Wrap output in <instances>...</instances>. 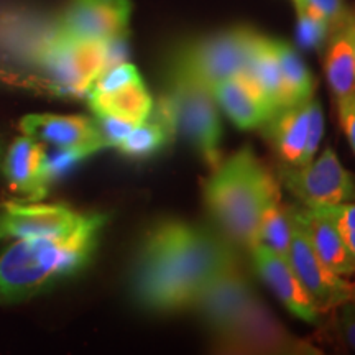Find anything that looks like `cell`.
<instances>
[{"mask_svg":"<svg viewBox=\"0 0 355 355\" xmlns=\"http://www.w3.org/2000/svg\"><path fill=\"white\" fill-rule=\"evenodd\" d=\"M259 33L245 26L224 30L175 48L166 66V83L211 89L247 68Z\"/></svg>","mask_w":355,"mask_h":355,"instance_id":"277c9868","label":"cell"},{"mask_svg":"<svg viewBox=\"0 0 355 355\" xmlns=\"http://www.w3.org/2000/svg\"><path fill=\"white\" fill-rule=\"evenodd\" d=\"M0 84L2 86L21 89V91L37 92V94L60 97L55 84L48 81L46 78L40 76V74L24 73V71H17L7 66H0Z\"/></svg>","mask_w":355,"mask_h":355,"instance_id":"d4e9b609","label":"cell"},{"mask_svg":"<svg viewBox=\"0 0 355 355\" xmlns=\"http://www.w3.org/2000/svg\"><path fill=\"white\" fill-rule=\"evenodd\" d=\"M347 30H349V37H350V42H352L354 55H355V19L350 21L349 26H347Z\"/></svg>","mask_w":355,"mask_h":355,"instance_id":"1f68e13d","label":"cell"},{"mask_svg":"<svg viewBox=\"0 0 355 355\" xmlns=\"http://www.w3.org/2000/svg\"><path fill=\"white\" fill-rule=\"evenodd\" d=\"M334 326L339 339L355 352V298L344 301L334 309Z\"/></svg>","mask_w":355,"mask_h":355,"instance_id":"f1b7e54d","label":"cell"},{"mask_svg":"<svg viewBox=\"0 0 355 355\" xmlns=\"http://www.w3.org/2000/svg\"><path fill=\"white\" fill-rule=\"evenodd\" d=\"M86 99L96 117H112L128 123L145 122L155 105L144 79L115 91L87 92Z\"/></svg>","mask_w":355,"mask_h":355,"instance_id":"ac0fdd59","label":"cell"},{"mask_svg":"<svg viewBox=\"0 0 355 355\" xmlns=\"http://www.w3.org/2000/svg\"><path fill=\"white\" fill-rule=\"evenodd\" d=\"M278 178L283 188L309 209H326L355 201V176L344 168L329 146L308 165L282 166Z\"/></svg>","mask_w":355,"mask_h":355,"instance_id":"52a82bcc","label":"cell"},{"mask_svg":"<svg viewBox=\"0 0 355 355\" xmlns=\"http://www.w3.org/2000/svg\"><path fill=\"white\" fill-rule=\"evenodd\" d=\"M175 135L176 130L170 123L152 114L145 122L133 125L115 148L125 157L148 158L170 145Z\"/></svg>","mask_w":355,"mask_h":355,"instance_id":"7402d4cb","label":"cell"},{"mask_svg":"<svg viewBox=\"0 0 355 355\" xmlns=\"http://www.w3.org/2000/svg\"><path fill=\"white\" fill-rule=\"evenodd\" d=\"M337 102V114H339V123L343 132L347 137L350 148L355 155V94L344 97Z\"/></svg>","mask_w":355,"mask_h":355,"instance_id":"4dcf8cb0","label":"cell"},{"mask_svg":"<svg viewBox=\"0 0 355 355\" xmlns=\"http://www.w3.org/2000/svg\"><path fill=\"white\" fill-rule=\"evenodd\" d=\"M288 209L293 224L306 234L313 250L327 268L344 278L355 275V257L344 242L334 220L326 212L304 206Z\"/></svg>","mask_w":355,"mask_h":355,"instance_id":"9a60e30c","label":"cell"},{"mask_svg":"<svg viewBox=\"0 0 355 355\" xmlns=\"http://www.w3.org/2000/svg\"><path fill=\"white\" fill-rule=\"evenodd\" d=\"M322 211L334 220L344 242L347 243L350 252L355 257V201L334 207H326Z\"/></svg>","mask_w":355,"mask_h":355,"instance_id":"83f0119b","label":"cell"},{"mask_svg":"<svg viewBox=\"0 0 355 355\" xmlns=\"http://www.w3.org/2000/svg\"><path fill=\"white\" fill-rule=\"evenodd\" d=\"M86 216L60 204L10 201L0 206V239L58 237L73 232Z\"/></svg>","mask_w":355,"mask_h":355,"instance_id":"8fae6325","label":"cell"},{"mask_svg":"<svg viewBox=\"0 0 355 355\" xmlns=\"http://www.w3.org/2000/svg\"><path fill=\"white\" fill-rule=\"evenodd\" d=\"M204 206L230 242L250 252L257 247L260 217L279 201V183L248 146L222 158L202 186Z\"/></svg>","mask_w":355,"mask_h":355,"instance_id":"3957f363","label":"cell"},{"mask_svg":"<svg viewBox=\"0 0 355 355\" xmlns=\"http://www.w3.org/2000/svg\"><path fill=\"white\" fill-rule=\"evenodd\" d=\"M152 114L183 133L206 165L214 168L224 158L219 105L209 89L186 83H166L165 94L155 102Z\"/></svg>","mask_w":355,"mask_h":355,"instance_id":"5b68a950","label":"cell"},{"mask_svg":"<svg viewBox=\"0 0 355 355\" xmlns=\"http://www.w3.org/2000/svg\"><path fill=\"white\" fill-rule=\"evenodd\" d=\"M248 254L254 261L257 275L291 314L309 324L321 322V313L285 257H279L263 245L254 247Z\"/></svg>","mask_w":355,"mask_h":355,"instance_id":"5bb4252c","label":"cell"},{"mask_svg":"<svg viewBox=\"0 0 355 355\" xmlns=\"http://www.w3.org/2000/svg\"><path fill=\"white\" fill-rule=\"evenodd\" d=\"M245 71L254 79L261 96L265 97V101L268 102V105L275 112L286 107L285 87H283L282 69H279L275 40L266 38L259 33Z\"/></svg>","mask_w":355,"mask_h":355,"instance_id":"d6986e66","label":"cell"},{"mask_svg":"<svg viewBox=\"0 0 355 355\" xmlns=\"http://www.w3.org/2000/svg\"><path fill=\"white\" fill-rule=\"evenodd\" d=\"M332 28L327 21L311 15L308 12H298V42L308 50H318L329 42Z\"/></svg>","mask_w":355,"mask_h":355,"instance_id":"484cf974","label":"cell"},{"mask_svg":"<svg viewBox=\"0 0 355 355\" xmlns=\"http://www.w3.org/2000/svg\"><path fill=\"white\" fill-rule=\"evenodd\" d=\"M237 245L206 225L159 220L141 239L132 268V293L141 308L157 314L193 309L219 275L241 263Z\"/></svg>","mask_w":355,"mask_h":355,"instance_id":"6da1fadb","label":"cell"},{"mask_svg":"<svg viewBox=\"0 0 355 355\" xmlns=\"http://www.w3.org/2000/svg\"><path fill=\"white\" fill-rule=\"evenodd\" d=\"M293 232V220L288 206L275 201L270 204L260 217L257 245H263L279 257H288Z\"/></svg>","mask_w":355,"mask_h":355,"instance_id":"603a6c76","label":"cell"},{"mask_svg":"<svg viewBox=\"0 0 355 355\" xmlns=\"http://www.w3.org/2000/svg\"><path fill=\"white\" fill-rule=\"evenodd\" d=\"M313 99V97H311ZM311 99L301 104L279 109L263 123V135L272 145L282 166H304V152L308 145Z\"/></svg>","mask_w":355,"mask_h":355,"instance_id":"e0dca14e","label":"cell"},{"mask_svg":"<svg viewBox=\"0 0 355 355\" xmlns=\"http://www.w3.org/2000/svg\"><path fill=\"white\" fill-rule=\"evenodd\" d=\"M349 24L332 32L324 58V74L336 101L355 94V55L347 30Z\"/></svg>","mask_w":355,"mask_h":355,"instance_id":"ffe728a7","label":"cell"},{"mask_svg":"<svg viewBox=\"0 0 355 355\" xmlns=\"http://www.w3.org/2000/svg\"><path fill=\"white\" fill-rule=\"evenodd\" d=\"M275 48H277L279 69H282L286 107L301 104V102L314 97L316 81H314L308 66L303 63L298 51L290 43L282 42V40H275Z\"/></svg>","mask_w":355,"mask_h":355,"instance_id":"44dd1931","label":"cell"},{"mask_svg":"<svg viewBox=\"0 0 355 355\" xmlns=\"http://www.w3.org/2000/svg\"><path fill=\"white\" fill-rule=\"evenodd\" d=\"M105 220L104 214H87L69 234L17 239L0 254V306L33 298L83 270Z\"/></svg>","mask_w":355,"mask_h":355,"instance_id":"7a4b0ae2","label":"cell"},{"mask_svg":"<svg viewBox=\"0 0 355 355\" xmlns=\"http://www.w3.org/2000/svg\"><path fill=\"white\" fill-rule=\"evenodd\" d=\"M3 153H6V148L2 146V141H0V171H2V159H3Z\"/></svg>","mask_w":355,"mask_h":355,"instance_id":"d6a6232c","label":"cell"},{"mask_svg":"<svg viewBox=\"0 0 355 355\" xmlns=\"http://www.w3.org/2000/svg\"><path fill=\"white\" fill-rule=\"evenodd\" d=\"M324 135V112L321 104L316 97L311 99V121H309V135H308V145H306L304 152V165L316 157V152L319 148Z\"/></svg>","mask_w":355,"mask_h":355,"instance_id":"f546056e","label":"cell"},{"mask_svg":"<svg viewBox=\"0 0 355 355\" xmlns=\"http://www.w3.org/2000/svg\"><path fill=\"white\" fill-rule=\"evenodd\" d=\"M2 173L10 188L25 201H40L53 183L46 145L28 135L17 137L3 153Z\"/></svg>","mask_w":355,"mask_h":355,"instance_id":"7c38bea8","label":"cell"},{"mask_svg":"<svg viewBox=\"0 0 355 355\" xmlns=\"http://www.w3.org/2000/svg\"><path fill=\"white\" fill-rule=\"evenodd\" d=\"M132 0H69L53 24L56 33L78 40L127 38Z\"/></svg>","mask_w":355,"mask_h":355,"instance_id":"ba28073f","label":"cell"},{"mask_svg":"<svg viewBox=\"0 0 355 355\" xmlns=\"http://www.w3.org/2000/svg\"><path fill=\"white\" fill-rule=\"evenodd\" d=\"M286 260L321 314L334 311L344 301L355 298L354 283L327 268L313 250L306 234L295 224Z\"/></svg>","mask_w":355,"mask_h":355,"instance_id":"9c48e42d","label":"cell"},{"mask_svg":"<svg viewBox=\"0 0 355 355\" xmlns=\"http://www.w3.org/2000/svg\"><path fill=\"white\" fill-rule=\"evenodd\" d=\"M137 81H141L139 69L133 64L127 63V61H123V63L110 66L109 69H105L104 73L92 83V86L87 92L115 91V89H121Z\"/></svg>","mask_w":355,"mask_h":355,"instance_id":"4316f807","label":"cell"},{"mask_svg":"<svg viewBox=\"0 0 355 355\" xmlns=\"http://www.w3.org/2000/svg\"><path fill=\"white\" fill-rule=\"evenodd\" d=\"M212 96L235 127L254 130L263 127L273 117L275 110L261 96L254 79L245 69L227 79H222L211 89Z\"/></svg>","mask_w":355,"mask_h":355,"instance_id":"2e32d148","label":"cell"},{"mask_svg":"<svg viewBox=\"0 0 355 355\" xmlns=\"http://www.w3.org/2000/svg\"><path fill=\"white\" fill-rule=\"evenodd\" d=\"M211 336L214 349L224 354H319L314 345L288 332L259 296Z\"/></svg>","mask_w":355,"mask_h":355,"instance_id":"8992f818","label":"cell"},{"mask_svg":"<svg viewBox=\"0 0 355 355\" xmlns=\"http://www.w3.org/2000/svg\"><path fill=\"white\" fill-rule=\"evenodd\" d=\"M296 12H308L331 25L332 32L347 25L354 13L345 6V0H293Z\"/></svg>","mask_w":355,"mask_h":355,"instance_id":"cb8c5ba5","label":"cell"},{"mask_svg":"<svg viewBox=\"0 0 355 355\" xmlns=\"http://www.w3.org/2000/svg\"><path fill=\"white\" fill-rule=\"evenodd\" d=\"M257 296L252 279L239 265L211 282L199 295L193 309L211 334H214Z\"/></svg>","mask_w":355,"mask_h":355,"instance_id":"4fadbf2b","label":"cell"},{"mask_svg":"<svg viewBox=\"0 0 355 355\" xmlns=\"http://www.w3.org/2000/svg\"><path fill=\"white\" fill-rule=\"evenodd\" d=\"M24 135L83 159L107 148L96 119L86 115L28 114L19 123Z\"/></svg>","mask_w":355,"mask_h":355,"instance_id":"30bf717a","label":"cell"}]
</instances>
